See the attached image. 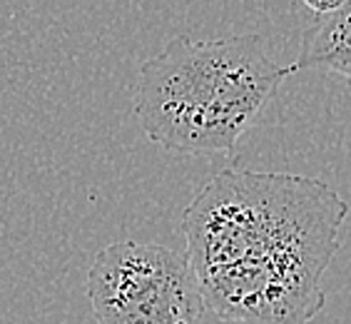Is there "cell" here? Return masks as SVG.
I'll use <instances>...</instances> for the list:
<instances>
[{"label": "cell", "mask_w": 351, "mask_h": 324, "mask_svg": "<svg viewBox=\"0 0 351 324\" xmlns=\"http://www.w3.org/2000/svg\"><path fill=\"white\" fill-rule=\"evenodd\" d=\"M289 78L259 35L172 38L137 78L135 113L157 145L175 152H227L259 120Z\"/></svg>", "instance_id": "7a4b0ae2"}, {"label": "cell", "mask_w": 351, "mask_h": 324, "mask_svg": "<svg viewBox=\"0 0 351 324\" xmlns=\"http://www.w3.org/2000/svg\"><path fill=\"white\" fill-rule=\"evenodd\" d=\"M299 70H329L351 82V0H341L334 13L319 15L304 33L289 75Z\"/></svg>", "instance_id": "277c9868"}, {"label": "cell", "mask_w": 351, "mask_h": 324, "mask_svg": "<svg viewBox=\"0 0 351 324\" xmlns=\"http://www.w3.org/2000/svg\"><path fill=\"white\" fill-rule=\"evenodd\" d=\"M349 205L314 177L227 167L187 205L189 270L207 310L244 324H309Z\"/></svg>", "instance_id": "6da1fadb"}, {"label": "cell", "mask_w": 351, "mask_h": 324, "mask_svg": "<svg viewBox=\"0 0 351 324\" xmlns=\"http://www.w3.org/2000/svg\"><path fill=\"white\" fill-rule=\"evenodd\" d=\"M304 5L309 8L311 13H317V18H319V15L334 13V10H337V8L341 5V0H322V3H317V0H306Z\"/></svg>", "instance_id": "5b68a950"}, {"label": "cell", "mask_w": 351, "mask_h": 324, "mask_svg": "<svg viewBox=\"0 0 351 324\" xmlns=\"http://www.w3.org/2000/svg\"><path fill=\"white\" fill-rule=\"evenodd\" d=\"M88 299L97 324H199L202 294L184 255L120 240L95 255Z\"/></svg>", "instance_id": "3957f363"}]
</instances>
